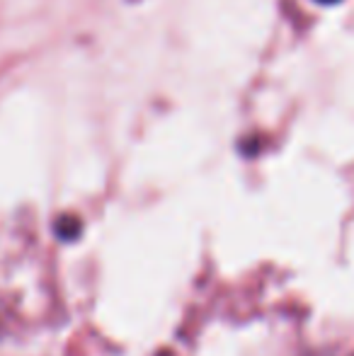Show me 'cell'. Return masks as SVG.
I'll list each match as a JSON object with an SVG mask.
<instances>
[{
  "mask_svg": "<svg viewBox=\"0 0 354 356\" xmlns=\"http://www.w3.org/2000/svg\"><path fill=\"white\" fill-rule=\"evenodd\" d=\"M321 3H337V0H321Z\"/></svg>",
  "mask_w": 354,
  "mask_h": 356,
  "instance_id": "cell-2",
  "label": "cell"
},
{
  "mask_svg": "<svg viewBox=\"0 0 354 356\" xmlns=\"http://www.w3.org/2000/svg\"><path fill=\"white\" fill-rule=\"evenodd\" d=\"M56 235L61 240H66V243L76 240L78 235H81V220L73 218V216H61V218L56 220Z\"/></svg>",
  "mask_w": 354,
  "mask_h": 356,
  "instance_id": "cell-1",
  "label": "cell"
}]
</instances>
